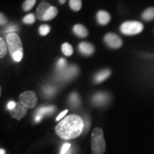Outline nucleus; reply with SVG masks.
Listing matches in <instances>:
<instances>
[{
  "label": "nucleus",
  "instance_id": "10",
  "mask_svg": "<svg viewBox=\"0 0 154 154\" xmlns=\"http://www.w3.org/2000/svg\"><path fill=\"white\" fill-rule=\"evenodd\" d=\"M54 111L55 107L53 106L40 107L39 109L36 111L34 120H35L36 122H39L44 116L47 114H50V113H52Z\"/></svg>",
  "mask_w": 154,
  "mask_h": 154
},
{
  "label": "nucleus",
  "instance_id": "19",
  "mask_svg": "<svg viewBox=\"0 0 154 154\" xmlns=\"http://www.w3.org/2000/svg\"><path fill=\"white\" fill-rule=\"evenodd\" d=\"M61 50H62L63 54L66 56V57L72 55L73 51H74L72 46L69 43H63L61 46Z\"/></svg>",
  "mask_w": 154,
  "mask_h": 154
},
{
  "label": "nucleus",
  "instance_id": "34",
  "mask_svg": "<svg viewBox=\"0 0 154 154\" xmlns=\"http://www.w3.org/2000/svg\"><path fill=\"white\" fill-rule=\"evenodd\" d=\"M72 151H69L66 153V154H72Z\"/></svg>",
  "mask_w": 154,
  "mask_h": 154
},
{
  "label": "nucleus",
  "instance_id": "12",
  "mask_svg": "<svg viewBox=\"0 0 154 154\" xmlns=\"http://www.w3.org/2000/svg\"><path fill=\"white\" fill-rule=\"evenodd\" d=\"M96 19L99 24L105 26L111 21V15L104 10H100L96 14Z\"/></svg>",
  "mask_w": 154,
  "mask_h": 154
},
{
  "label": "nucleus",
  "instance_id": "8",
  "mask_svg": "<svg viewBox=\"0 0 154 154\" xmlns=\"http://www.w3.org/2000/svg\"><path fill=\"white\" fill-rule=\"evenodd\" d=\"M10 115L12 118H14L17 120H21L22 118H24L25 116L27 113V108L23 104L22 102H17L16 106L12 110L9 111Z\"/></svg>",
  "mask_w": 154,
  "mask_h": 154
},
{
  "label": "nucleus",
  "instance_id": "1",
  "mask_svg": "<svg viewBox=\"0 0 154 154\" xmlns=\"http://www.w3.org/2000/svg\"><path fill=\"white\" fill-rule=\"evenodd\" d=\"M84 128V122L82 117L76 114L67 116L60 121L55 128L58 136L64 140H72L82 134Z\"/></svg>",
  "mask_w": 154,
  "mask_h": 154
},
{
  "label": "nucleus",
  "instance_id": "21",
  "mask_svg": "<svg viewBox=\"0 0 154 154\" xmlns=\"http://www.w3.org/2000/svg\"><path fill=\"white\" fill-rule=\"evenodd\" d=\"M36 0H26L22 5V8L25 11H29L35 5Z\"/></svg>",
  "mask_w": 154,
  "mask_h": 154
},
{
  "label": "nucleus",
  "instance_id": "27",
  "mask_svg": "<svg viewBox=\"0 0 154 154\" xmlns=\"http://www.w3.org/2000/svg\"><path fill=\"white\" fill-rule=\"evenodd\" d=\"M71 146H72V145H71L70 143H63L62 147H61L60 154H66L67 152L69 151V149H70Z\"/></svg>",
  "mask_w": 154,
  "mask_h": 154
},
{
  "label": "nucleus",
  "instance_id": "29",
  "mask_svg": "<svg viewBox=\"0 0 154 154\" xmlns=\"http://www.w3.org/2000/svg\"><path fill=\"white\" fill-rule=\"evenodd\" d=\"M0 18H1L0 19V24H1L2 26V25H5V24H7V19L2 13H1V14H0Z\"/></svg>",
  "mask_w": 154,
  "mask_h": 154
},
{
  "label": "nucleus",
  "instance_id": "13",
  "mask_svg": "<svg viewBox=\"0 0 154 154\" xmlns=\"http://www.w3.org/2000/svg\"><path fill=\"white\" fill-rule=\"evenodd\" d=\"M111 74V71L109 69H105L103 70L100 71L98 73L94 75V82L96 84H99V83L103 82V81L107 79Z\"/></svg>",
  "mask_w": 154,
  "mask_h": 154
},
{
  "label": "nucleus",
  "instance_id": "2",
  "mask_svg": "<svg viewBox=\"0 0 154 154\" xmlns=\"http://www.w3.org/2000/svg\"><path fill=\"white\" fill-rule=\"evenodd\" d=\"M7 44L13 60L19 62L23 57L22 43L16 33H10L7 36Z\"/></svg>",
  "mask_w": 154,
  "mask_h": 154
},
{
  "label": "nucleus",
  "instance_id": "17",
  "mask_svg": "<svg viewBox=\"0 0 154 154\" xmlns=\"http://www.w3.org/2000/svg\"><path fill=\"white\" fill-rule=\"evenodd\" d=\"M69 102L71 106L73 108L79 107L81 104V99L77 93H72L69 96Z\"/></svg>",
  "mask_w": 154,
  "mask_h": 154
},
{
  "label": "nucleus",
  "instance_id": "28",
  "mask_svg": "<svg viewBox=\"0 0 154 154\" xmlns=\"http://www.w3.org/2000/svg\"><path fill=\"white\" fill-rule=\"evenodd\" d=\"M17 30H18V28H17V26H15V25H10V26H9L6 29L5 32H8L9 34L14 33Z\"/></svg>",
  "mask_w": 154,
  "mask_h": 154
},
{
  "label": "nucleus",
  "instance_id": "24",
  "mask_svg": "<svg viewBox=\"0 0 154 154\" xmlns=\"http://www.w3.org/2000/svg\"><path fill=\"white\" fill-rule=\"evenodd\" d=\"M36 17L34 14H29L26 15L23 19V22L26 24H32L35 22Z\"/></svg>",
  "mask_w": 154,
  "mask_h": 154
},
{
  "label": "nucleus",
  "instance_id": "31",
  "mask_svg": "<svg viewBox=\"0 0 154 154\" xmlns=\"http://www.w3.org/2000/svg\"><path fill=\"white\" fill-rule=\"evenodd\" d=\"M67 112H68V110H65V111H62V112H61V113H60V114H59V115L57 117V119H56V120H57V121H60V119L63 118V117H64L65 116H66Z\"/></svg>",
  "mask_w": 154,
  "mask_h": 154
},
{
  "label": "nucleus",
  "instance_id": "20",
  "mask_svg": "<svg viewBox=\"0 0 154 154\" xmlns=\"http://www.w3.org/2000/svg\"><path fill=\"white\" fill-rule=\"evenodd\" d=\"M69 6L74 11H79L82 6V0H69Z\"/></svg>",
  "mask_w": 154,
  "mask_h": 154
},
{
  "label": "nucleus",
  "instance_id": "9",
  "mask_svg": "<svg viewBox=\"0 0 154 154\" xmlns=\"http://www.w3.org/2000/svg\"><path fill=\"white\" fill-rule=\"evenodd\" d=\"M109 101V94L106 92H98L95 94L92 98L94 104L96 106L105 105Z\"/></svg>",
  "mask_w": 154,
  "mask_h": 154
},
{
  "label": "nucleus",
  "instance_id": "32",
  "mask_svg": "<svg viewBox=\"0 0 154 154\" xmlns=\"http://www.w3.org/2000/svg\"><path fill=\"white\" fill-rule=\"evenodd\" d=\"M66 0H59V2H60V4H61V5H63V4H64L65 2H66Z\"/></svg>",
  "mask_w": 154,
  "mask_h": 154
},
{
  "label": "nucleus",
  "instance_id": "22",
  "mask_svg": "<svg viewBox=\"0 0 154 154\" xmlns=\"http://www.w3.org/2000/svg\"><path fill=\"white\" fill-rule=\"evenodd\" d=\"M7 52V44L4 41L3 38H0V57L2 59L5 57Z\"/></svg>",
  "mask_w": 154,
  "mask_h": 154
},
{
  "label": "nucleus",
  "instance_id": "7",
  "mask_svg": "<svg viewBox=\"0 0 154 154\" xmlns=\"http://www.w3.org/2000/svg\"><path fill=\"white\" fill-rule=\"evenodd\" d=\"M104 42L111 49H119L123 44V41L119 36L114 33H108L104 36Z\"/></svg>",
  "mask_w": 154,
  "mask_h": 154
},
{
  "label": "nucleus",
  "instance_id": "15",
  "mask_svg": "<svg viewBox=\"0 0 154 154\" xmlns=\"http://www.w3.org/2000/svg\"><path fill=\"white\" fill-rule=\"evenodd\" d=\"M73 32L77 36L81 38H85L88 35V32L85 26L82 24L75 25L73 28Z\"/></svg>",
  "mask_w": 154,
  "mask_h": 154
},
{
  "label": "nucleus",
  "instance_id": "18",
  "mask_svg": "<svg viewBox=\"0 0 154 154\" xmlns=\"http://www.w3.org/2000/svg\"><path fill=\"white\" fill-rule=\"evenodd\" d=\"M141 18L145 21H151L154 19V7H149L142 13Z\"/></svg>",
  "mask_w": 154,
  "mask_h": 154
},
{
  "label": "nucleus",
  "instance_id": "6",
  "mask_svg": "<svg viewBox=\"0 0 154 154\" xmlns=\"http://www.w3.org/2000/svg\"><path fill=\"white\" fill-rule=\"evenodd\" d=\"M19 101L27 109H32L37 104L38 99L36 94L34 91H27L19 96Z\"/></svg>",
  "mask_w": 154,
  "mask_h": 154
},
{
  "label": "nucleus",
  "instance_id": "23",
  "mask_svg": "<svg viewBox=\"0 0 154 154\" xmlns=\"http://www.w3.org/2000/svg\"><path fill=\"white\" fill-rule=\"evenodd\" d=\"M43 91L44 94H45L47 96H53L54 94H55L56 92V89L53 86H50V85H47L45 86H44L43 88Z\"/></svg>",
  "mask_w": 154,
  "mask_h": 154
},
{
  "label": "nucleus",
  "instance_id": "26",
  "mask_svg": "<svg viewBox=\"0 0 154 154\" xmlns=\"http://www.w3.org/2000/svg\"><path fill=\"white\" fill-rule=\"evenodd\" d=\"M50 29H51V27H50L49 25L43 24L40 26L39 29H38V32L42 36H46L49 33Z\"/></svg>",
  "mask_w": 154,
  "mask_h": 154
},
{
  "label": "nucleus",
  "instance_id": "30",
  "mask_svg": "<svg viewBox=\"0 0 154 154\" xmlns=\"http://www.w3.org/2000/svg\"><path fill=\"white\" fill-rule=\"evenodd\" d=\"M16 103H17V102H14L13 101H9L8 103V104H7V109H8V110L9 111L12 110V109L15 107V106H16Z\"/></svg>",
  "mask_w": 154,
  "mask_h": 154
},
{
  "label": "nucleus",
  "instance_id": "11",
  "mask_svg": "<svg viewBox=\"0 0 154 154\" xmlns=\"http://www.w3.org/2000/svg\"><path fill=\"white\" fill-rule=\"evenodd\" d=\"M79 51L84 56H91L94 52V47L91 43L82 42L79 44Z\"/></svg>",
  "mask_w": 154,
  "mask_h": 154
},
{
  "label": "nucleus",
  "instance_id": "25",
  "mask_svg": "<svg viewBox=\"0 0 154 154\" xmlns=\"http://www.w3.org/2000/svg\"><path fill=\"white\" fill-rule=\"evenodd\" d=\"M67 66V62L63 58H61L59 61H57V65H56V69L57 71H61L64 69Z\"/></svg>",
  "mask_w": 154,
  "mask_h": 154
},
{
  "label": "nucleus",
  "instance_id": "4",
  "mask_svg": "<svg viewBox=\"0 0 154 154\" xmlns=\"http://www.w3.org/2000/svg\"><path fill=\"white\" fill-rule=\"evenodd\" d=\"M143 29V24L138 21H128L121 25V33L125 35H135L140 34Z\"/></svg>",
  "mask_w": 154,
  "mask_h": 154
},
{
  "label": "nucleus",
  "instance_id": "14",
  "mask_svg": "<svg viewBox=\"0 0 154 154\" xmlns=\"http://www.w3.org/2000/svg\"><path fill=\"white\" fill-rule=\"evenodd\" d=\"M51 7V5L47 2H43L40 4V5L38 6L37 9H36V15H37V18L39 19V20L43 21L44 15H45L46 12H47L48 9H49Z\"/></svg>",
  "mask_w": 154,
  "mask_h": 154
},
{
  "label": "nucleus",
  "instance_id": "33",
  "mask_svg": "<svg viewBox=\"0 0 154 154\" xmlns=\"http://www.w3.org/2000/svg\"><path fill=\"white\" fill-rule=\"evenodd\" d=\"M0 154H5V151L2 149H0Z\"/></svg>",
  "mask_w": 154,
  "mask_h": 154
},
{
  "label": "nucleus",
  "instance_id": "3",
  "mask_svg": "<svg viewBox=\"0 0 154 154\" xmlns=\"http://www.w3.org/2000/svg\"><path fill=\"white\" fill-rule=\"evenodd\" d=\"M91 146L92 154H104L106 144L103 130L101 128H95L92 131Z\"/></svg>",
  "mask_w": 154,
  "mask_h": 154
},
{
  "label": "nucleus",
  "instance_id": "16",
  "mask_svg": "<svg viewBox=\"0 0 154 154\" xmlns=\"http://www.w3.org/2000/svg\"><path fill=\"white\" fill-rule=\"evenodd\" d=\"M58 14V9L56 7L51 6L50 8L48 9L44 17L43 21H50L57 17Z\"/></svg>",
  "mask_w": 154,
  "mask_h": 154
},
{
  "label": "nucleus",
  "instance_id": "5",
  "mask_svg": "<svg viewBox=\"0 0 154 154\" xmlns=\"http://www.w3.org/2000/svg\"><path fill=\"white\" fill-rule=\"evenodd\" d=\"M79 73V68L76 65L67 66L63 70L57 71L56 78L61 82H67L76 77Z\"/></svg>",
  "mask_w": 154,
  "mask_h": 154
}]
</instances>
